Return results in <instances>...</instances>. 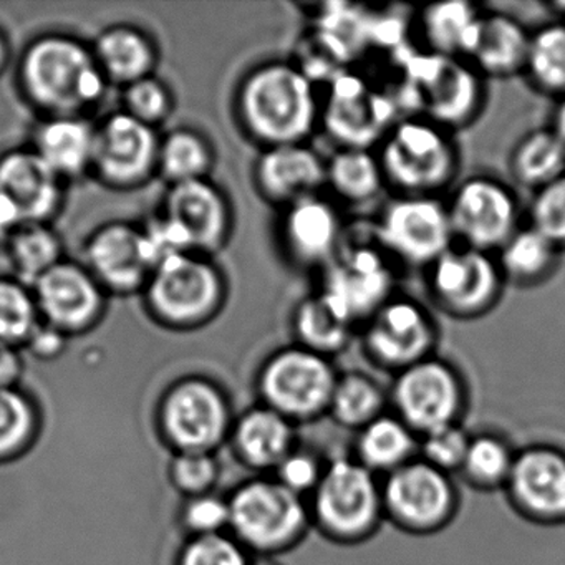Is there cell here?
<instances>
[{"instance_id": "obj_49", "label": "cell", "mask_w": 565, "mask_h": 565, "mask_svg": "<svg viewBox=\"0 0 565 565\" xmlns=\"http://www.w3.org/2000/svg\"><path fill=\"white\" fill-rule=\"evenodd\" d=\"M127 105L130 110L128 115L148 125L167 114L168 95L158 82L145 77L128 88Z\"/></svg>"}, {"instance_id": "obj_16", "label": "cell", "mask_w": 565, "mask_h": 565, "mask_svg": "<svg viewBox=\"0 0 565 565\" xmlns=\"http://www.w3.org/2000/svg\"><path fill=\"white\" fill-rule=\"evenodd\" d=\"M396 120L395 105L388 97L370 90L362 78L342 74L333 78L320 124L335 138L339 148L372 150V145H379Z\"/></svg>"}, {"instance_id": "obj_5", "label": "cell", "mask_w": 565, "mask_h": 565, "mask_svg": "<svg viewBox=\"0 0 565 565\" xmlns=\"http://www.w3.org/2000/svg\"><path fill=\"white\" fill-rule=\"evenodd\" d=\"M339 375L332 359L294 343L264 360L257 390L264 406L299 425L329 413Z\"/></svg>"}, {"instance_id": "obj_4", "label": "cell", "mask_w": 565, "mask_h": 565, "mask_svg": "<svg viewBox=\"0 0 565 565\" xmlns=\"http://www.w3.org/2000/svg\"><path fill=\"white\" fill-rule=\"evenodd\" d=\"M230 509L234 535L257 555L284 554L300 544L312 527L309 501L273 476L244 482L230 499Z\"/></svg>"}, {"instance_id": "obj_48", "label": "cell", "mask_w": 565, "mask_h": 565, "mask_svg": "<svg viewBox=\"0 0 565 565\" xmlns=\"http://www.w3.org/2000/svg\"><path fill=\"white\" fill-rule=\"evenodd\" d=\"M186 524L203 535L223 534L231 525L230 501L217 495H198L186 508Z\"/></svg>"}, {"instance_id": "obj_53", "label": "cell", "mask_w": 565, "mask_h": 565, "mask_svg": "<svg viewBox=\"0 0 565 565\" xmlns=\"http://www.w3.org/2000/svg\"><path fill=\"white\" fill-rule=\"evenodd\" d=\"M250 565H282L276 557H269V555H257L256 558L250 561Z\"/></svg>"}, {"instance_id": "obj_40", "label": "cell", "mask_w": 565, "mask_h": 565, "mask_svg": "<svg viewBox=\"0 0 565 565\" xmlns=\"http://www.w3.org/2000/svg\"><path fill=\"white\" fill-rule=\"evenodd\" d=\"M161 168L174 183L203 180L204 171L210 168L211 153L203 140L190 131L174 134L160 148Z\"/></svg>"}, {"instance_id": "obj_9", "label": "cell", "mask_w": 565, "mask_h": 565, "mask_svg": "<svg viewBox=\"0 0 565 565\" xmlns=\"http://www.w3.org/2000/svg\"><path fill=\"white\" fill-rule=\"evenodd\" d=\"M385 519L409 534L443 531L458 511L451 476L422 458L412 459L382 478Z\"/></svg>"}, {"instance_id": "obj_15", "label": "cell", "mask_w": 565, "mask_h": 565, "mask_svg": "<svg viewBox=\"0 0 565 565\" xmlns=\"http://www.w3.org/2000/svg\"><path fill=\"white\" fill-rule=\"evenodd\" d=\"M224 284L217 270L190 253L178 254L154 269L151 306L161 319L190 323L207 319L221 306Z\"/></svg>"}, {"instance_id": "obj_25", "label": "cell", "mask_w": 565, "mask_h": 565, "mask_svg": "<svg viewBox=\"0 0 565 565\" xmlns=\"http://www.w3.org/2000/svg\"><path fill=\"white\" fill-rule=\"evenodd\" d=\"M92 269L114 289L140 286L157 269L143 231L128 226H108L92 239L88 247Z\"/></svg>"}, {"instance_id": "obj_38", "label": "cell", "mask_w": 565, "mask_h": 565, "mask_svg": "<svg viewBox=\"0 0 565 565\" xmlns=\"http://www.w3.org/2000/svg\"><path fill=\"white\" fill-rule=\"evenodd\" d=\"M151 58L148 42L130 29H115L98 41V65L115 81L130 84L141 81L150 68Z\"/></svg>"}, {"instance_id": "obj_39", "label": "cell", "mask_w": 565, "mask_h": 565, "mask_svg": "<svg viewBox=\"0 0 565 565\" xmlns=\"http://www.w3.org/2000/svg\"><path fill=\"white\" fill-rule=\"evenodd\" d=\"M12 263L24 279L38 282L52 267L57 266L61 244L57 237L41 223L25 224L11 237Z\"/></svg>"}, {"instance_id": "obj_52", "label": "cell", "mask_w": 565, "mask_h": 565, "mask_svg": "<svg viewBox=\"0 0 565 565\" xmlns=\"http://www.w3.org/2000/svg\"><path fill=\"white\" fill-rule=\"evenodd\" d=\"M552 130L558 135V138H561L565 145V97L561 98V104H558L557 110H555L554 125H552Z\"/></svg>"}, {"instance_id": "obj_17", "label": "cell", "mask_w": 565, "mask_h": 565, "mask_svg": "<svg viewBox=\"0 0 565 565\" xmlns=\"http://www.w3.org/2000/svg\"><path fill=\"white\" fill-rule=\"evenodd\" d=\"M58 174L35 151L0 160V237L25 224L41 223L57 206Z\"/></svg>"}, {"instance_id": "obj_54", "label": "cell", "mask_w": 565, "mask_h": 565, "mask_svg": "<svg viewBox=\"0 0 565 565\" xmlns=\"http://www.w3.org/2000/svg\"><path fill=\"white\" fill-rule=\"evenodd\" d=\"M4 58H6L4 42H2V39H0V67H2V64H4Z\"/></svg>"}, {"instance_id": "obj_44", "label": "cell", "mask_w": 565, "mask_h": 565, "mask_svg": "<svg viewBox=\"0 0 565 565\" xmlns=\"http://www.w3.org/2000/svg\"><path fill=\"white\" fill-rule=\"evenodd\" d=\"M326 468L327 459H323L316 449L306 448L299 443L270 475L284 488L309 501Z\"/></svg>"}, {"instance_id": "obj_2", "label": "cell", "mask_w": 565, "mask_h": 565, "mask_svg": "<svg viewBox=\"0 0 565 565\" xmlns=\"http://www.w3.org/2000/svg\"><path fill=\"white\" fill-rule=\"evenodd\" d=\"M386 186L402 196H436L458 171L451 131L428 118H398L376 148Z\"/></svg>"}, {"instance_id": "obj_33", "label": "cell", "mask_w": 565, "mask_h": 565, "mask_svg": "<svg viewBox=\"0 0 565 565\" xmlns=\"http://www.w3.org/2000/svg\"><path fill=\"white\" fill-rule=\"evenodd\" d=\"M512 180L525 190L537 191L565 174V145L552 128L529 131L509 157Z\"/></svg>"}, {"instance_id": "obj_13", "label": "cell", "mask_w": 565, "mask_h": 565, "mask_svg": "<svg viewBox=\"0 0 565 565\" xmlns=\"http://www.w3.org/2000/svg\"><path fill=\"white\" fill-rule=\"evenodd\" d=\"M446 206L459 246L495 254L521 227L514 191L494 178L462 181Z\"/></svg>"}, {"instance_id": "obj_7", "label": "cell", "mask_w": 565, "mask_h": 565, "mask_svg": "<svg viewBox=\"0 0 565 565\" xmlns=\"http://www.w3.org/2000/svg\"><path fill=\"white\" fill-rule=\"evenodd\" d=\"M388 403L390 412L422 436L461 423L466 385L461 373L451 363L431 355L395 373Z\"/></svg>"}, {"instance_id": "obj_18", "label": "cell", "mask_w": 565, "mask_h": 565, "mask_svg": "<svg viewBox=\"0 0 565 565\" xmlns=\"http://www.w3.org/2000/svg\"><path fill=\"white\" fill-rule=\"evenodd\" d=\"M512 508L537 522L565 519V455L552 446L534 445L515 452L504 486Z\"/></svg>"}, {"instance_id": "obj_11", "label": "cell", "mask_w": 565, "mask_h": 565, "mask_svg": "<svg viewBox=\"0 0 565 565\" xmlns=\"http://www.w3.org/2000/svg\"><path fill=\"white\" fill-rule=\"evenodd\" d=\"M390 257L428 269L455 246L448 206L438 196H398L386 203L373 230Z\"/></svg>"}, {"instance_id": "obj_41", "label": "cell", "mask_w": 565, "mask_h": 565, "mask_svg": "<svg viewBox=\"0 0 565 565\" xmlns=\"http://www.w3.org/2000/svg\"><path fill=\"white\" fill-rule=\"evenodd\" d=\"M39 307L24 287L14 282H0V343L29 340L38 330Z\"/></svg>"}, {"instance_id": "obj_12", "label": "cell", "mask_w": 565, "mask_h": 565, "mask_svg": "<svg viewBox=\"0 0 565 565\" xmlns=\"http://www.w3.org/2000/svg\"><path fill=\"white\" fill-rule=\"evenodd\" d=\"M504 277L494 254L471 247H449L426 269L429 297L446 316L478 319L501 299Z\"/></svg>"}, {"instance_id": "obj_1", "label": "cell", "mask_w": 565, "mask_h": 565, "mask_svg": "<svg viewBox=\"0 0 565 565\" xmlns=\"http://www.w3.org/2000/svg\"><path fill=\"white\" fill-rule=\"evenodd\" d=\"M237 110L247 134L263 148L307 143L320 125L316 84L299 64L274 61L244 78Z\"/></svg>"}, {"instance_id": "obj_27", "label": "cell", "mask_w": 565, "mask_h": 565, "mask_svg": "<svg viewBox=\"0 0 565 565\" xmlns=\"http://www.w3.org/2000/svg\"><path fill=\"white\" fill-rule=\"evenodd\" d=\"M234 445L247 466L257 471L273 472L299 445L297 425L273 408L256 406L237 422Z\"/></svg>"}, {"instance_id": "obj_26", "label": "cell", "mask_w": 565, "mask_h": 565, "mask_svg": "<svg viewBox=\"0 0 565 565\" xmlns=\"http://www.w3.org/2000/svg\"><path fill=\"white\" fill-rule=\"evenodd\" d=\"M531 32L511 15L484 12L466 62L482 78H511L524 74Z\"/></svg>"}, {"instance_id": "obj_46", "label": "cell", "mask_w": 565, "mask_h": 565, "mask_svg": "<svg viewBox=\"0 0 565 565\" xmlns=\"http://www.w3.org/2000/svg\"><path fill=\"white\" fill-rule=\"evenodd\" d=\"M246 547L224 534L203 535L188 547L183 565H250Z\"/></svg>"}, {"instance_id": "obj_29", "label": "cell", "mask_w": 565, "mask_h": 565, "mask_svg": "<svg viewBox=\"0 0 565 565\" xmlns=\"http://www.w3.org/2000/svg\"><path fill=\"white\" fill-rule=\"evenodd\" d=\"M355 326L322 292L303 297L292 312V332L297 345L332 359L352 342Z\"/></svg>"}, {"instance_id": "obj_42", "label": "cell", "mask_w": 565, "mask_h": 565, "mask_svg": "<svg viewBox=\"0 0 565 565\" xmlns=\"http://www.w3.org/2000/svg\"><path fill=\"white\" fill-rule=\"evenodd\" d=\"M471 436L461 423L433 429L419 436L418 458L451 476L461 471Z\"/></svg>"}, {"instance_id": "obj_36", "label": "cell", "mask_w": 565, "mask_h": 565, "mask_svg": "<svg viewBox=\"0 0 565 565\" xmlns=\"http://www.w3.org/2000/svg\"><path fill=\"white\" fill-rule=\"evenodd\" d=\"M524 75L541 94L565 97V24L531 32Z\"/></svg>"}, {"instance_id": "obj_21", "label": "cell", "mask_w": 565, "mask_h": 565, "mask_svg": "<svg viewBox=\"0 0 565 565\" xmlns=\"http://www.w3.org/2000/svg\"><path fill=\"white\" fill-rule=\"evenodd\" d=\"M254 178L260 196L284 210L319 194L326 186L327 160L309 143L264 148L257 158Z\"/></svg>"}, {"instance_id": "obj_34", "label": "cell", "mask_w": 565, "mask_h": 565, "mask_svg": "<svg viewBox=\"0 0 565 565\" xmlns=\"http://www.w3.org/2000/svg\"><path fill=\"white\" fill-rule=\"evenodd\" d=\"M95 137L85 121L58 118L45 125L38 135L35 153L55 174H78L94 163Z\"/></svg>"}, {"instance_id": "obj_30", "label": "cell", "mask_w": 565, "mask_h": 565, "mask_svg": "<svg viewBox=\"0 0 565 565\" xmlns=\"http://www.w3.org/2000/svg\"><path fill=\"white\" fill-rule=\"evenodd\" d=\"M484 12L468 2L428 6L419 14L426 47L443 57L468 58Z\"/></svg>"}, {"instance_id": "obj_14", "label": "cell", "mask_w": 565, "mask_h": 565, "mask_svg": "<svg viewBox=\"0 0 565 565\" xmlns=\"http://www.w3.org/2000/svg\"><path fill=\"white\" fill-rule=\"evenodd\" d=\"M435 322L428 310L408 297L393 296L363 323V350L380 369L398 373L435 355Z\"/></svg>"}, {"instance_id": "obj_31", "label": "cell", "mask_w": 565, "mask_h": 565, "mask_svg": "<svg viewBox=\"0 0 565 565\" xmlns=\"http://www.w3.org/2000/svg\"><path fill=\"white\" fill-rule=\"evenodd\" d=\"M326 186L350 206L372 203L386 186L376 151L366 148H337L327 160Z\"/></svg>"}, {"instance_id": "obj_32", "label": "cell", "mask_w": 565, "mask_h": 565, "mask_svg": "<svg viewBox=\"0 0 565 565\" xmlns=\"http://www.w3.org/2000/svg\"><path fill=\"white\" fill-rule=\"evenodd\" d=\"M558 247L534 227H519L494 254L504 282L529 287L547 279L557 267Z\"/></svg>"}, {"instance_id": "obj_19", "label": "cell", "mask_w": 565, "mask_h": 565, "mask_svg": "<svg viewBox=\"0 0 565 565\" xmlns=\"http://www.w3.org/2000/svg\"><path fill=\"white\" fill-rule=\"evenodd\" d=\"M279 236L294 266L323 270L345 241V226L335 204L316 194L284 207Z\"/></svg>"}, {"instance_id": "obj_23", "label": "cell", "mask_w": 565, "mask_h": 565, "mask_svg": "<svg viewBox=\"0 0 565 565\" xmlns=\"http://www.w3.org/2000/svg\"><path fill=\"white\" fill-rule=\"evenodd\" d=\"M164 217L184 234L191 249H216L230 233L227 201L204 180L174 184Z\"/></svg>"}, {"instance_id": "obj_24", "label": "cell", "mask_w": 565, "mask_h": 565, "mask_svg": "<svg viewBox=\"0 0 565 565\" xmlns=\"http://www.w3.org/2000/svg\"><path fill=\"white\" fill-rule=\"evenodd\" d=\"M35 302L52 326L75 330L97 317L102 294L90 274L74 264H57L35 282Z\"/></svg>"}, {"instance_id": "obj_22", "label": "cell", "mask_w": 565, "mask_h": 565, "mask_svg": "<svg viewBox=\"0 0 565 565\" xmlns=\"http://www.w3.org/2000/svg\"><path fill=\"white\" fill-rule=\"evenodd\" d=\"M160 154L150 125L131 115H115L95 137L94 164L117 183L140 180Z\"/></svg>"}, {"instance_id": "obj_6", "label": "cell", "mask_w": 565, "mask_h": 565, "mask_svg": "<svg viewBox=\"0 0 565 565\" xmlns=\"http://www.w3.org/2000/svg\"><path fill=\"white\" fill-rule=\"evenodd\" d=\"M29 94L42 107L75 111L88 107L104 94V72L77 42L52 38L38 42L24 61Z\"/></svg>"}, {"instance_id": "obj_37", "label": "cell", "mask_w": 565, "mask_h": 565, "mask_svg": "<svg viewBox=\"0 0 565 565\" xmlns=\"http://www.w3.org/2000/svg\"><path fill=\"white\" fill-rule=\"evenodd\" d=\"M515 452L518 451L512 449L508 439L494 433L472 435L459 472L475 488L484 491L504 489L514 465Z\"/></svg>"}, {"instance_id": "obj_50", "label": "cell", "mask_w": 565, "mask_h": 565, "mask_svg": "<svg viewBox=\"0 0 565 565\" xmlns=\"http://www.w3.org/2000/svg\"><path fill=\"white\" fill-rule=\"evenodd\" d=\"M21 360L12 345L0 343V390L9 388L21 375Z\"/></svg>"}, {"instance_id": "obj_51", "label": "cell", "mask_w": 565, "mask_h": 565, "mask_svg": "<svg viewBox=\"0 0 565 565\" xmlns=\"http://www.w3.org/2000/svg\"><path fill=\"white\" fill-rule=\"evenodd\" d=\"M32 350H34L35 355L41 356H52L61 350L62 342L61 335H58L57 330H35L32 333L31 339Z\"/></svg>"}, {"instance_id": "obj_20", "label": "cell", "mask_w": 565, "mask_h": 565, "mask_svg": "<svg viewBox=\"0 0 565 565\" xmlns=\"http://www.w3.org/2000/svg\"><path fill=\"white\" fill-rule=\"evenodd\" d=\"M164 423L171 438L186 452H207L226 435L230 408L216 386L193 380L171 393Z\"/></svg>"}, {"instance_id": "obj_3", "label": "cell", "mask_w": 565, "mask_h": 565, "mask_svg": "<svg viewBox=\"0 0 565 565\" xmlns=\"http://www.w3.org/2000/svg\"><path fill=\"white\" fill-rule=\"evenodd\" d=\"M312 525L337 544H359L385 521L382 478L356 461L339 456L327 461L326 472L309 498Z\"/></svg>"}, {"instance_id": "obj_43", "label": "cell", "mask_w": 565, "mask_h": 565, "mask_svg": "<svg viewBox=\"0 0 565 565\" xmlns=\"http://www.w3.org/2000/svg\"><path fill=\"white\" fill-rule=\"evenodd\" d=\"M529 226L544 234L558 249L565 247V174L535 191L529 204Z\"/></svg>"}, {"instance_id": "obj_35", "label": "cell", "mask_w": 565, "mask_h": 565, "mask_svg": "<svg viewBox=\"0 0 565 565\" xmlns=\"http://www.w3.org/2000/svg\"><path fill=\"white\" fill-rule=\"evenodd\" d=\"M388 392L372 376L362 372L339 375L327 415L343 428L359 431L388 412Z\"/></svg>"}, {"instance_id": "obj_8", "label": "cell", "mask_w": 565, "mask_h": 565, "mask_svg": "<svg viewBox=\"0 0 565 565\" xmlns=\"http://www.w3.org/2000/svg\"><path fill=\"white\" fill-rule=\"evenodd\" d=\"M419 117L452 131L475 121L482 107V77L462 58L426 52L406 65Z\"/></svg>"}, {"instance_id": "obj_47", "label": "cell", "mask_w": 565, "mask_h": 565, "mask_svg": "<svg viewBox=\"0 0 565 565\" xmlns=\"http://www.w3.org/2000/svg\"><path fill=\"white\" fill-rule=\"evenodd\" d=\"M217 478V465L207 452H184L174 461L173 479L178 488L203 495Z\"/></svg>"}, {"instance_id": "obj_28", "label": "cell", "mask_w": 565, "mask_h": 565, "mask_svg": "<svg viewBox=\"0 0 565 565\" xmlns=\"http://www.w3.org/2000/svg\"><path fill=\"white\" fill-rule=\"evenodd\" d=\"M418 445L419 436L395 413L386 412L356 431L352 456L383 478L418 458Z\"/></svg>"}, {"instance_id": "obj_45", "label": "cell", "mask_w": 565, "mask_h": 565, "mask_svg": "<svg viewBox=\"0 0 565 565\" xmlns=\"http://www.w3.org/2000/svg\"><path fill=\"white\" fill-rule=\"evenodd\" d=\"M31 426L28 402L11 388L0 390V455L18 449L28 438Z\"/></svg>"}, {"instance_id": "obj_10", "label": "cell", "mask_w": 565, "mask_h": 565, "mask_svg": "<svg viewBox=\"0 0 565 565\" xmlns=\"http://www.w3.org/2000/svg\"><path fill=\"white\" fill-rule=\"evenodd\" d=\"M392 257L372 241H343L339 253L323 269L320 290L359 326L365 323L395 290Z\"/></svg>"}]
</instances>
